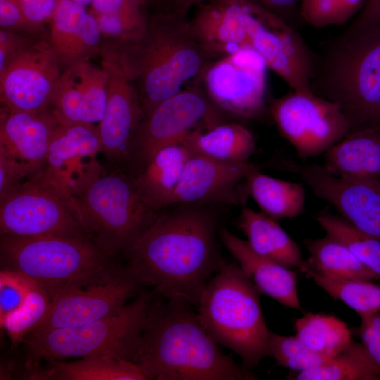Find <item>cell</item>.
Listing matches in <instances>:
<instances>
[{"mask_svg": "<svg viewBox=\"0 0 380 380\" xmlns=\"http://www.w3.org/2000/svg\"><path fill=\"white\" fill-rule=\"evenodd\" d=\"M296 336L314 350L334 357L353 341L342 320L333 315L308 312L295 322Z\"/></svg>", "mask_w": 380, "mask_h": 380, "instance_id": "cell-33", "label": "cell"}, {"mask_svg": "<svg viewBox=\"0 0 380 380\" xmlns=\"http://www.w3.org/2000/svg\"><path fill=\"white\" fill-rule=\"evenodd\" d=\"M58 121L49 109L0 112V153L23 166L32 176L44 168Z\"/></svg>", "mask_w": 380, "mask_h": 380, "instance_id": "cell-20", "label": "cell"}, {"mask_svg": "<svg viewBox=\"0 0 380 380\" xmlns=\"http://www.w3.org/2000/svg\"><path fill=\"white\" fill-rule=\"evenodd\" d=\"M248 0H210L203 4L189 23L190 31L201 47L225 55L248 46L246 28Z\"/></svg>", "mask_w": 380, "mask_h": 380, "instance_id": "cell-22", "label": "cell"}, {"mask_svg": "<svg viewBox=\"0 0 380 380\" xmlns=\"http://www.w3.org/2000/svg\"><path fill=\"white\" fill-rule=\"evenodd\" d=\"M318 198L333 205L353 227L380 241V179L336 177L322 165L285 163Z\"/></svg>", "mask_w": 380, "mask_h": 380, "instance_id": "cell-17", "label": "cell"}, {"mask_svg": "<svg viewBox=\"0 0 380 380\" xmlns=\"http://www.w3.org/2000/svg\"><path fill=\"white\" fill-rule=\"evenodd\" d=\"M32 177L20 164L0 153V198Z\"/></svg>", "mask_w": 380, "mask_h": 380, "instance_id": "cell-44", "label": "cell"}, {"mask_svg": "<svg viewBox=\"0 0 380 380\" xmlns=\"http://www.w3.org/2000/svg\"><path fill=\"white\" fill-rule=\"evenodd\" d=\"M0 233L91 239L82 225L75 199L51 184L42 172L0 198Z\"/></svg>", "mask_w": 380, "mask_h": 380, "instance_id": "cell-10", "label": "cell"}, {"mask_svg": "<svg viewBox=\"0 0 380 380\" xmlns=\"http://www.w3.org/2000/svg\"><path fill=\"white\" fill-rule=\"evenodd\" d=\"M193 155L182 143L169 145L155 152L133 175L141 195L151 208L160 212L171 205L183 170Z\"/></svg>", "mask_w": 380, "mask_h": 380, "instance_id": "cell-25", "label": "cell"}, {"mask_svg": "<svg viewBox=\"0 0 380 380\" xmlns=\"http://www.w3.org/2000/svg\"><path fill=\"white\" fill-rule=\"evenodd\" d=\"M97 126L58 124L42 171L53 186L76 198L103 173Z\"/></svg>", "mask_w": 380, "mask_h": 380, "instance_id": "cell-15", "label": "cell"}, {"mask_svg": "<svg viewBox=\"0 0 380 380\" xmlns=\"http://www.w3.org/2000/svg\"><path fill=\"white\" fill-rule=\"evenodd\" d=\"M179 143L194 154L239 163L248 162L255 148L253 134L238 123L217 124L205 132L196 129Z\"/></svg>", "mask_w": 380, "mask_h": 380, "instance_id": "cell-28", "label": "cell"}, {"mask_svg": "<svg viewBox=\"0 0 380 380\" xmlns=\"http://www.w3.org/2000/svg\"><path fill=\"white\" fill-rule=\"evenodd\" d=\"M17 1L30 21L43 25L50 23L58 2V0Z\"/></svg>", "mask_w": 380, "mask_h": 380, "instance_id": "cell-47", "label": "cell"}, {"mask_svg": "<svg viewBox=\"0 0 380 380\" xmlns=\"http://www.w3.org/2000/svg\"><path fill=\"white\" fill-rule=\"evenodd\" d=\"M316 220L326 234L343 242L380 277V241L358 230L343 217L327 212L319 213Z\"/></svg>", "mask_w": 380, "mask_h": 380, "instance_id": "cell-35", "label": "cell"}, {"mask_svg": "<svg viewBox=\"0 0 380 380\" xmlns=\"http://www.w3.org/2000/svg\"><path fill=\"white\" fill-rule=\"evenodd\" d=\"M142 284L128 267L115 264L69 283L50 296L46 315L25 338L115 314L139 293Z\"/></svg>", "mask_w": 380, "mask_h": 380, "instance_id": "cell-9", "label": "cell"}, {"mask_svg": "<svg viewBox=\"0 0 380 380\" xmlns=\"http://www.w3.org/2000/svg\"><path fill=\"white\" fill-rule=\"evenodd\" d=\"M119 46L111 50L132 82L139 83L142 117L203 70L202 47L189 23L172 13L154 16L139 42Z\"/></svg>", "mask_w": 380, "mask_h": 380, "instance_id": "cell-3", "label": "cell"}, {"mask_svg": "<svg viewBox=\"0 0 380 380\" xmlns=\"http://www.w3.org/2000/svg\"><path fill=\"white\" fill-rule=\"evenodd\" d=\"M28 372L26 379L37 380H147L134 362L108 356H89L65 362H49Z\"/></svg>", "mask_w": 380, "mask_h": 380, "instance_id": "cell-27", "label": "cell"}, {"mask_svg": "<svg viewBox=\"0 0 380 380\" xmlns=\"http://www.w3.org/2000/svg\"><path fill=\"white\" fill-rule=\"evenodd\" d=\"M172 2L174 10L172 13L183 17L193 6L210 0H168Z\"/></svg>", "mask_w": 380, "mask_h": 380, "instance_id": "cell-49", "label": "cell"}, {"mask_svg": "<svg viewBox=\"0 0 380 380\" xmlns=\"http://www.w3.org/2000/svg\"><path fill=\"white\" fill-rule=\"evenodd\" d=\"M360 317L359 334L362 344L380 366V313Z\"/></svg>", "mask_w": 380, "mask_h": 380, "instance_id": "cell-46", "label": "cell"}, {"mask_svg": "<svg viewBox=\"0 0 380 380\" xmlns=\"http://www.w3.org/2000/svg\"><path fill=\"white\" fill-rule=\"evenodd\" d=\"M86 104V123L98 126L105 111L107 99V74L88 61L79 63Z\"/></svg>", "mask_w": 380, "mask_h": 380, "instance_id": "cell-39", "label": "cell"}, {"mask_svg": "<svg viewBox=\"0 0 380 380\" xmlns=\"http://www.w3.org/2000/svg\"><path fill=\"white\" fill-rule=\"evenodd\" d=\"M238 225L257 253L288 268L300 269L303 265L298 246L275 220L262 212L243 208Z\"/></svg>", "mask_w": 380, "mask_h": 380, "instance_id": "cell-26", "label": "cell"}, {"mask_svg": "<svg viewBox=\"0 0 380 380\" xmlns=\"http://www.w3.org/2000/svg\"><path fill=\"white\" fill-rule=\"evenodd\" d=\"M296 380H379L380 366L362 343L354 341L327 364L298 372Z\"/></svg>", "mask_w": 380, "mask_h": 380, "instance_id": "cell-32", "label": "cell"}, {"mask_svg": "<svg viewBox=\"0 0 380 380\" xmlns=\"http://www.w3.org/2000/svg\"><path fill=\"white\" fill-rule=\"evenodd\" d=\"M192 306L181 300L155 299L134 360L147 380L257 379L220 349Z\"/></svg>", "mask_w": 380, "mask_h": 380, "instance_id": "cell-2", "label": "cell"}, {"mask_svg": "<svg viewBox=\"0 0 380 380\" xmlns=\"http://www.w3.org/2000/svg\"><path fill=\"white\" fill-rule=\"evenodd\" d=\"M156 294L141 292L115 314L25 338L26 368L31 372L41 360L73 357L108 356L134 363Z\"/></svg>", "mask_w": 380, "mask_h": 380, "instance_id": "cell-6", "label": "cell"}, {"mask_svg": "<svg viewBox=\"0 0 380 380\" xmlns=\"http://www.w3.org/2000/svg\"><path fill=\"white\" fill-rule=\"evenodd\" d=\"M0 26L35 38L44 32L43 25L34 23L27 18L17 0H0Z\"/></svg>", "mask_w": 380, "mask_h": 380, "instance_id": "cell-41", "label": "cell"}, {"mask_svg": "<svg viewBox=\"0 0 380 380\" xmlns=\"http://www.w3.org/2000/svg\"><path fill=\"white\" fill-rule=\"evenodd\" d=\"M31 282L21 275L8 270L0 272V324L24 303Z\"/></svg>", "mask_w": 380, "mask_h": 380, "instance_id": "cell-40", "label": "cell"}, {"mask_svg": "<svg viewBox=\"0 0 380 380\" xmlns=\"http://www.w3.org/2000/svg\"><path fill=\"white\" fill-rule=\"evenodd\" d=\"M300 271L334 299L339 300L360 316L380 312V286L372 281L346 279L327 272L304 261Z\"/></svg>", "mask_w": 380, "mask_h": 380, "instance_id": "cell-30", "label": "cell"}, {"mask_svg": "<svg viewBox=\"0 0 380 380\" xmlns=\"http://www.w3.org/2000/svg\"><path fill=\"white\" fill-rule=\"evenodd\" d=\"M380 31V0H366L358 15L343 32L348 35Z\"/></svg>", "mask_w": 380, "mask_h": 380, "instance_id": "cell-43", "label": "cell"}, {"mask_svg": "<svg viewBox=\"0 0 380 380\" xmlns=\"http://www.w3.org/2000/svg\"><path fill=\"white\" fill-rule=\"evenodd\" d=\"M310 254L308 260L317 267L336 276L373 281L380 277L362 262L353 253L338 239L326 234L318 239L305 241Z\"/></svg>", "mask_w": 380, "mask_h": 380, "instance_id": "cell-31", "label": "cell"}, {"mask_svg": "<svg viewBox=\"0 0 380 380\" xmlns=\"http://www.w3.org/2000/svg\"><path fill=\"white\" fill-rule=\"evenodd\" d=\"M50 24L49 42L61 67L88 61L99 51L101 33L84 6L72 0H58Z\"/></svg>", "mask_w": 380, "mask_h": 380, "instance_id": "cell-21", "label": "cell"}, {"mask_svg": "<svg viewBox=\"0 0 380 380\" xmlns=\"http://www.w3.org/2000/svg\"><path fill=\"white\" fill-rule=\"evenodd\" d=\"M37 39L24 33L1 28L0 72Z\"/></svg>", "mask_w": 380, "mask_h": 380, "instance_id": "cell-42", "label": "cell"}, {"mask_svg": "<svg viewBox=\"0 0 380 380\" xmlns=\"http://www.w3.org/2000/svg\"><path fill=\"white\" fill-rule=\"evenodd\" d=\"M246 28L251 46L292 91L315 94L311 87L317 56L298 32L264 6L248 0Z\"/></svg>", "mask_w": 380, "mask_h": 380, "instance_id": "cell-12", "label": "cell"}, {"mask_svg": "<svg viewBox=\"0 0 380 380\" xmlns=\"http://www.w3.org/2000/svg\"><path fill=\"white\" fill-rule=\"evenodd\" d=\"M141 1V3L144 5L145 3L147 1V0H139Z\"/></svg>", "mask_w": 380, "mask_h": 380, "instance_id": "cell-51", "label": "cell"}, {"mask_svg": "<svg viewBox=\"0 0 380 380\" xmlns=\"http://www.w3.org/2000/svg\"><path fill=\"white\" fill-rule=\"evenodd\" d=\"M311 87L340 106L350 132L380 127V31L339 35L317 56Z\"/></svg>", "mask_w": 380, "mask_h": 380, "instance_id": "cell-4", "label": "cell"}, {"mask_svg": "<svg viewBox=\"0 0 380 380\" xmlns=\"http://www.w3.org/2000/svg\"><path fill=\"white\" fill-rule=\"evenodd\" d=\"M1 270L15 272L51 296L66 284L115 263L90 239L1 234Z\"/></svg>", "mask_w": 380, "mask_h": 380, "instance_id": "cell-8", "label": "cell"}, {"mask_svg": "<svg viewBox=\"0 0 380 380\" xmlns=\"http://www.w3.org/2000/svg\"><path fill=\"white\" fill-rule=\"evenodd\" d=\"M102 66L107 74V99L97 126L101 153L113 162L127 163L132 137L142 118L139 96L111 51L103 53Z\"/></svg>", "mask_w": 380, "mask_h": 380, "instance_id": "cell-19", "label": "cell"}, {"mask_svg": "<svg viewBox=\"0 0 380 380\" xmlns=\"http://www.w3.org/2000/svg\"><path fill=\"white\" fill-rule=\"evenodd\" d=\"M324 169L346 179H380V127L351 132L324 154Z\"/></svg>", "mask_w": 380, "mask_h": 380, "instance_id": "cell-24", "label": "cell"}, {"mask_svg": "<svg viewBox=\"0 0 380 380\" xmlns=\"http://www.w3.org/2000/svg\"><path fill=\"white\" fill-rule=\"evenodd\" d=\"M61 68L51 42L36 40L0 72L1 108L28 112L49 109Z\"/></svg>", "mask_w": 380, "mask_h": 380, "instance_id": "cell-16", "label": "cell"}, {"mask_svg": "<svg viewBox=\"0 0 380 380\" xmlns=\"http://www.w3.org/2000/svg\"><path fill=\"white\" fill-rule=\"evenodd\" d=\"M265 8L281 18V14L292 11L300 0H258Z\"/></svg>", "mask_w": 380, "mask_h": 380, "instance_id": "cell-48", "label": "cell"}, {"mask_svg": "<svg viewBox=\"0 0 380 380\" xmlns=\"http://www.w3.org/2000/svg\"><path fill=\"white\" fill-rule=\"evenodd\" d=\"M366 0H300V15L307 24L323 28L343 25L360 11Z\"/></svg>", "mask_w": 380, "mask_h": 380, "instance_id": "cell-38", "label": "cell"}, {"mask_svg": "<svg viewBox=\"0 0 380 380\" xmlns=\"http://www.w3.org/2000/svg\"><path fill=\"white\" fill-rule=\"evenodd\" d=\"M253 166L248 162L225 161L194 154L183 170L171 205L243 204L249 196L246 178Z\"/></svg>", "mask_w": 380, "mask_h": 380, "instance_id": "cell-18", "label": "cell"}, {"mask_svg": "<svg viewBox=\"0 0 380 380\" xmlns=\"http://www.w3.org/2000/svg\"><path fill=\"white\" fill-rule=\"evenodd\" d=\"M260 291L239 265L224 262L196 305L200 322L218 344L230 348L251 369L270 356Z\"/></svg>", "mask_w": 380, "mask_h": 380, "instance_id": "cell-5", "label": "cell"}, {"mask_svg": "<svg viewBox=\"0 0 380 380\" xmlns=\"http://www.w3.org/2000/svg\"><path fill=\"white\" fill-rule=\"evenodd\" d=\"M270 356L276 365L298 372L322 367L333 358L314 350L296 336H284L270 331Z\"/></svg>", "mask_w": 380, "mask_h": 380, "instance_id": "cell-37", "label": "cell"}, {"mask_svg": "<svg viewBox=\"0 0 380 380\" xmlns=\"http://www.w3.org/2000/svg\"><path fill=\"white\" fill-rule=\"evenodd\" d=\"M139 0H93L90 11L128 18H145Z\"/></svg>", "mask_w": 380, "mask_h": 380, "instance_id": "cell-45", "label": "cell"}, {"mask_svg": "<svg viewBox=\"0 0 380 380\" xmlns=\"http://www.w3.org/2000/svg\"><path fill=\"white\" fill-rule=\"evenodd\" d=\"M49 110L61 125H87L86 104L79 63L62 72L55 86Z\"/></svg>", "mask_w": 380, "mask_h": 380, "instance_id": "cell-34", "label": "cell"}, {"mask_svg": "<svg viewBox=\"0 0 380 380\" xmlns=\"http://www.w3.org/2000/svg\"><path fill=\"white\" fill-rule=\"evenodd\" d=\"M51 300L49 293L44 289L31 282L24 303L0 324L1 327L6 330L13 346L24 341L41 323L49 310Z\"/></svg>", "mask_w": 380, "mask_h": 380, "instance_id": "cell-36", "label": "cell"}, {"mask_svg": "<svg viewBox=\"0 0 380 380\" xmlns=\"http://www.w3.org/2000/svg\"><path fill=\"white\" fill-rule=\"evenodd\" d=\"M160 1H168V0H160Z\"/></svg>", "mask_w": 380, "mask_h": 380, "instance_id": "cell-52", "label": "cell"}, {"mask_svg": "<svg viewBox=\"0 0 380 380\" xmlns=\"http://www.w3.org/2000/svg\"><path fill=\"white\" fill-rule=\"evenodd\" d=\"M212 117L208 101L196 90L180 91L159 103L142 117L132 137L127 163L132 174L158 150L179 143L201 122L215 125Z\"/></svg>", "mask_w": 380, "mask_h": 380, "instance_id": "cell-14", "label": "cell"}, {"mask_svg": "<svg viewBox=\"0 0 380 380\" xmlns=\"http://www.w3.org/2000/svg\"><path fill=\"white\" fill-rule=\"evenodd\" d=\"M75 201L84 228L111 258L127 255L160 213L142 197L133 174L122 170L103 173Z\"/></svg>", "mask_w": 380, "mask_h": 380, "instance_id": "cell-7", "label": "cell"}, {"mask_svg": "<svg viewBox=\"0 0 380 380\" xmlns=\"http://www.w3.org/2000/svg\"><path fill=\"white\" fill-rule=\"evenodd\" d=\"M246 187L262 213L274 220L294 218L305 208V192L300 183L268 176L253 166L247 173Z\"/></svg>", "mask_w": 380, "mask_h": 380, "instance_id": "cell-29", "label": "cell"}, {"mask_svg": "<svg viewBox=\"0 0 380 380\" xmlns=\"http://www.w3.org/2000/svg\"><path fill=\"white\" fill-rule=\"evenodd\" d=\"M270 111L281 134L303 159L324 154L350 132L340 106L315 94L291 91L272 100Z\"/></svg>", "mask_w": 380, "mask_h": 380, "instance_id": "cell-11", "label": "cell"}, {"mask_svg": "<svg viewBox=\"0 0 380 380\" xmlns=\"http://www.w3.org/2000/svg\"><path fill=\"white\" fill-rule=\"evenodd\" d=\"M83 6H86L87 5L91 4L93 0H72Z\"/></svg>", "mask_w": 380, "mask_h": 380, "instance_id": "cell-50", "label": "cell"}, {"mask_svg": "<svg viewBox=\"0 0 380 380\" xmlns=\"http://www.w3.org/2000/svg\"><path fill=\"white\" fill-rule=\"evenodd\" d=\"M161 213L132 246L128 268L159 296L196 306L204 287L224 263L220 217L203 205L175 204Z\"/></svg>", "mask_w": 380, "mask_h": 380, "instance_id": "cell-1", "label": "cell"}, {"mask_svg": "<svg viewBox=\"0 0 380 380\" xmlns=\"http://www.w3.org/2000/svg\"><path fill=\"white\" fill-rule=\"evenodd\" d=\"M222 243L260 293L281 305L300 310L295 272L255 252L247 241L226 227L220 229Z\"/></svg>", "mask_w": 380, "mask_h": 380, "instance_id": "cell-23", "label": "cell"}, {"mask_svg": "<svg viewBox=\"0 0 380 380\" xmlns=\"http://www.w3.org/2000/svg\"><path fill=\"white\" fill-rule=\"evenodd\" d=\"M267 67L251 46L239 48L205 71L208 95L222 110L241 118L256 119L266 110Z\"/></svg>", "mask_w": 380, "mask_h": 380, "instance_id": "cell-13", "label": "cell"}]
</instances>
